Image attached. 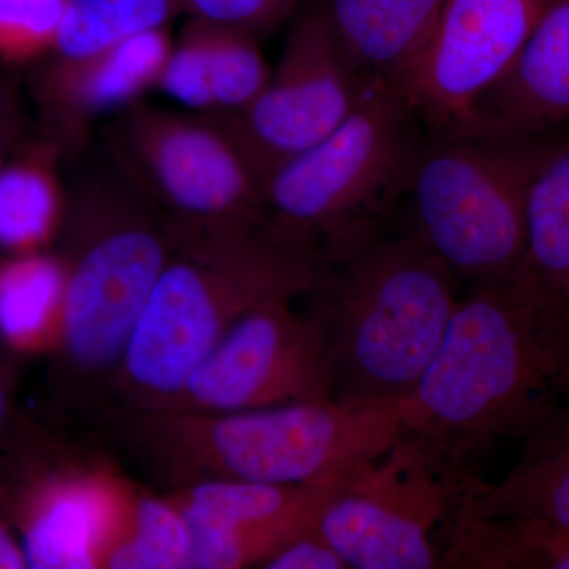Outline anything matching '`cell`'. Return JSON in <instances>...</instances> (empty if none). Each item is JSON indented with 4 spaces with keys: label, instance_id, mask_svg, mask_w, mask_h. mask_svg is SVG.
<instances>
[{
    "label": "cell",
    "instance_id": "cell-1",
    "mask_svg": "<svg viewBox=\"0 0 569 569\" xmlns=\"http://www.w3.org/2000/svg\"><path fill=\"white\" fill-rule=\"evenodd\" d=\"M569 402V301L522 264L460 295L447 337L413 395L402 432L478 475Z\"/></svg>",
    "mask_w": 569,
    "mask_h": 569
},
{
    "label": "cell",
    "instance_id": "cell-2",
    "mask_svg": "<svg viewBox=\"0 0 569 569\" xmlns=\"http://www.w3.org/2000/svg\"><path fill=\"white\" fill-rule=\"evenodd\" d=\"M84 426L159 490L217 479L340 485L402 433L399 407L335 399L242 411L111 407Z\"/></svg>",
    "mask_w": 569,
    "mask_h": 569
},
{
    "label": "cell",
    "instance_id": "cell-3",
    "mask_svg": "<svg viewBox=\"0 0 569 569\" xmlns=\"http://www.w3.org/2000/svg\"><path fill=\"white\" fill-rule=\"evenodd\" d=\"M67 206L58 252L67 288L61 340L52 353L59 402L82 422L103 410L108 388L179 228L100 140L67 157Z\"/></svg>",
    "mask_w": 569,
    "mask_h": 569
},
{
    "label": "cell",
    "instance_id": "cell-4",
    "mask_svg": "<svg viewBox=\"0 0 569 569\" xmlns=\"http://www.w3.org/2000/svg\"><path fill=\"white\" fill-rule=\"evenodd\" d=\"M320 247L266 220L179 230V241L108 388L104 408H160L258 306L305 298L323 279Z\"/></svg>",
    "mask_w": 569,
    "mask_h": 569
},
{
    "label": "cell",
    "instance_id": "cell-5",
    "mask_svg": "<svg viewBox=\"0 0 569 569\" xmlns=\"http://www.w3.org/2000/svg\"><path fill=\"white\" fill-rule=\"evenodd\" d=\"M325 260L323 279L305 299L323 328L332 399L400 407L447 337L458 277L400 216Z\"/></svg>",
    "mask_w": 569,
    "mask_h": 569
},
{
    "label": "cell",
    "instance_id": "cell-6",
    "mask_svg": "<svg viewBox=\"0 0 569 569\" xmlns=\"http://www.w3.org/2000/svg\"><path fill=\"white\" fill-rule=\"evenodd\" d=\"M569 126L539 133H430L417 153L400 220L460 283L522 264L535 176Z\"/></svg>",
    "mask_w": 569,
    "mask_h": 569
},
{
    "label": "cell",
    "instance_id": "cell-7",
    "mask_svg": "<svg viewBox=\"0 0 569 569\" xmlns=\"http://www.w3.org/2000/svg\"><path fill=\"white\" fill-rule=\"evenodd\" d=\"M426 127L399 89L367 86L323 141L266 179V220L325 258L399 219Z\"/></svg>",
    "mask_w": 569,
    "mask_h": 569
},
{
    "label": "cell",
    "instance_id": "cell-8",
    "mask_svg": "<svg viewBox=\"0 0 569 569\" xmlns=\"http://www.w3.org/2000/svg\"><path fill=\"white\" fill-rule=\"evenodd\" d=\"M88 433L74 440L20 421L0 451V518L28 568L104 569L137 478Z\"/></svg>",
    "mask_w": 569,
    "mask_h": 569
},
{
    "label": "cell",
    "instance_id": "cell-9",
    "mask_svg": "<svg viewBox=\"0 0 569 569\" xmlns=\"http://www.w3.org/2000/svg\"><path fill=\"white\" fill-rule=\"evenodd\" d=\"M99 140L179 230L266 222L263 183L212 114L141 100L100 127Z\"/></svg>",
    "mask_w": 569,
    "mask_h": 569
},
{
    "label": "cell",
    "instance_id": "cell-10",
    "mask_svg": "<svg viewBox=\"0 0 569 569\" xmlns=\"http://www.w3.org/2000/svg\"><path fill=\"white\" fill-rule=\"evenodd\" d=\"M473 477L402 432L343 482L318 530L348 569L440 568L441 538Z\"/></svg>",
    "mask_w": 569,
    "mask_h": 569
},
{
    "label": "cell",
    "instance_id": "cell-11",
    "mask_svg": "<svg viewBox=\"0 0 569 569\" xmlns=\"http://www.w3.org/2000/svg\"><path fill=\"white\" fill-rule=\"evenodd\" d=\"M365 89L323 0H307L288 22L279 62L257 99L241 111L212 116L264 187L280 167L342 126Z\"/></svg>",
    "mask_w": 569,
    "mask_h": 569
},
{
    "label": "cell",
    "instance_id": "cell-12",
    "mask_svg": "<svg viewBox=\"0 0 569 569\" xmlns=\"http://www.w3.org/2000/svg\"><path fill=\"white\" fill-rule=\"evenodd\" d=\"M298 299L247 313L160 408L242 411L332 399L323 328Z\"/></svg>",
    "mask_w": 569,
    "mask_h": 569
},
{
    "label": "cell",
    "instance_id": "cell-13",
    "mask_svg": "<svg viewBox=\"0 0 569 569\" xmlns=\"http://www.w3.org/2000/svg\"><path fill=\"white\" fill-rule=\"evenodd\" d=\"M545 3L447 0L399 86L427 132H477L479 103L518 59Z\"/></svg>",
    "mask_w": 569,
    "mask_h": 569
},
{
    "label": "cell",
    "instance_id": "cell-14",
    "mask_svg": "<svg viewBox=\"0 0 569 569\" xmlns=\"http://www.w3.org/2000/svg\"><path fill=\"white\" fill-rule=\"evenodd\" d=\"M343 482L269 485L217 479L163 492L189 526L190 569H242L261 568L291 539L316 529Z\"/></svg>",
    "mask_w": 569,
    "mask_h": 569
},
{
    "label": "cell",
    "instance_id": "cell-15",
    "mask_svg": "<svg viewBox=\"0 0 569 569\" xmlns=\"http://www.w3.org/2000/svg\"><path fill=\"white\" fill-rule=\"evenodd\" d=\"M171 44L167 29H160L81 58L54 54L36 86L47 133L62 142L67 156L81 151L100 122L104 126L157 88Z\"/></svg>",
    "mask_w": 569,
    "mask_h": 569
},
{
    "label": "cell",
    "instance_id": "cell-16",
    "mask_svg": "<svg viewBox=\"0 0 569 569\" xmlns=\"http://www.w3.org/2000/svg\"><path fill=\"white\" fill-rule=\"evenodd\" d=\"M260 41L239 29L189 18L171 44L156 89L198 114L241 111L271 73Z\"/></svg>",
    "mask_w": 569,
    "mask_h": 569
},
{
    "label": "cell",
    "instance_id": "cell-17",
    "mask_svg": "<svg viewBox=\"0 0 569 569\" xmlns=\"http://www.w3.org/2000/svg\"><path fill=\"white\" fill-rule=\"evenodd\" d=\"M569 126V0H546L508 73L481 100L477 132L539 133Z\"/></svg>",
    "mask_w": 569,
    "mask_h": 569
},
{
    "label": "cell",
    "instance_id": "cell-18",
    "mask_svg": "<svg viewBox=\"0 0 569 569\" xmlns=\"http://www.w3.org/2000/svg\"><path fill=\"white\" fill-rule=\"evenodd\" d=\"M447 0H323L326 17L362 86L399 89Z\"/></svg>",
    "mask_w": 569,
    "mask_h": 569
},
{
    "label": "cell",
    "instance_id": "cell-19",
    "mask_svg": "<svg viewBox=\"0 0 569 569\" xmlns=\"http://www.w3.org/2000/svg\"><path fill=\"white\" fill-rule=\"evenodd\" d=\"M520 443L515 467L497 482L471 479L456 512L479 518L522 516L569 527V402Z\"/></svg>",
    "mask_w": 569,
    "mask_h": 569
},
{
    "label": "cell",
    "instance_id": "cell-20",
    "mask_svg": "<svg viewBox=\"0 0 569 569\" xmlns=\"http://www.w3.org/2000/svg\"><path fill=\"white\" fill-rule=\"evenodd\" d=\"M67 149L50 133L22 141L0 171V250H48L61 233L67 206Z\"/></svg>",
    "mask_w": 569,
    "mask_h": 569
},
{
    "label": "cell",
    "instance_id": "cell-21",
    "mask_svg": "<svg viewBox=\"0 0 569 569\" xmlns=\"http://www.w3.org/2000/svg\"><path fill=\"white\" fill-rule=\"evenodd\" d=\"M440 568L569 569V527L522 516L455 512L441 539Z\"/></svg>",
    "mask_w": 569,
    "mask_h": 569
},
{
    "label": "cell",
    "instance_id": "cell-22",
    "mask_svg": "<svg viewBox=\"0 0 569 569\" xmlns=\"http://www.w3.org/2000/svg\"><path fill=\"white\" fill-rule=\"evenodd\" d=\"M66 288V268L56 250L0 258V346L14 356L54 353Z\"/></svg>",
    "mask_w": 569,
    "mask_h": 569
},
{
    "label": "cell",
    "instance_id": "cell-23",
    "mask_svg": "<svg viewBox=\"0 0 569 569\" xmlns=\"http://www.w3.org/2000/svg\"><path fill=\"white\" fill-rule=\"evenodd\" d=\"M522 266L569 301V132L531 182Z\"/></svg>",
    "mask_w": 569,
    "mask_h": 569
},
{
    "label": "cell",
    "instance_id": "cell-24",
    "mask_svg": "<svg viewBox=\"0 0 569 569\" xmlns=\"http://www.w3.org/2000/svg\"><path fill=\"white\" fill-rule=\"evenodd\" d=\"M104 569H190V531L163 490L137 479L126 526Z\"/></svg>",
    "mask_w": 569,
    "mask_h": 569
},
{
    "label": "cell",
    "instance_id": "cell-25",
    "mask_svg": "<svg viewBox=\"0 0 569 569\" xmlns=\"http://www.w3.org/2000/svg\"><path fill=\"white\" fill-rule=\"evenodd\" d=\"M183 0H67L52 54L81 58L167 29Z\"/></svg>",
    "mask_w": 569,
    "mask_h": 569
},
{
    "label": "cell",
    "instance_id": "cell-26",
    "mask_svg": "<svg viewBox=\"0 0 569 569\" xmlns=\"http://www.w3.org/2000/svg\"><path fill=\"white\" fill-rule=\"evenodd\" d=\"M67 0H0V61L28 63L54 51Z\"/></svg>",
    "mask_w": 569,
    "mask_h": 569
},
{
    "label": "cell",
    "instance_id": "cell-27",
    "mask_svg": "<svg viewBox=\"0 0 569 569\" xmlns=\"http://www.w3.org/2000/svg\"><path fill=\"white\" fill-rule=\"evenodd\" d=\"M307 0H183L190 20L246 31L263 40L288 24Z\"/></svg>",
    "mask_w": 569,
    "mask_h": 569
},
{
    "label": "cell",
    "instance_id": "cell-28",
    "mask_svg": "<svg viewBox=\"0 0 569 569\" xmlns=\"http://www.w3.org/2000/svg\"><path fill=\"white\" fill-rule=\"evenodd\" d=\"M264 569H348L318 527L291 539L261 565Z\"/></svg>",
    "mask_w": 569,
    "mask_h": 569
},
{
    "label": "cell",
    "instance_id": "cell-29",
    "mask_svg": "<svg viewBox=\"0 0 569 569\" xmlns=\"http://www.w3.org/2000/svg\"><path fill=\"white\" fill-rule=\"evenodd\" d=\"M24 119L17 91L9 82L0 81V171L6 167L11 153L22 142Z\"/></svg>",
    "mask_w": 569,
    "mask_h": 569
},
{
    "label": "cell",
    "instance_id": "cell-30",
    "mask_svg": "<svg viewBox=\"0 0 569 569\" xmlns=\"http://www.w3.org/2000/svg\"><path fill=\"white\" fill-rule=\"evenodd\" d=\"M13 389V370L0 356V451L9 445L21 421L14 410Z\"/></svg>",
    "mask_w": 569,
    "mask_h": 569
},
{
    "label": "cell",
    "instance_id": "cell-31",
    "mask_svg": "<svg viewBox=\"0 0 569 569\" xmlns=\"http://www.w3.org/2000/svg\"><path fill=\"white\" fill-rule=\"evenodd\" d=\"M28 568L24 552L9 523L0 518V569Z\"/></svg>",
    "mask_w": 569,
    "mask_h": 569
}]
</instances>
